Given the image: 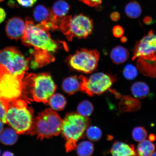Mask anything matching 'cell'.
<instances>
[{"instance_id":"6da1fadb","label":"cell","mask_w":156,"mask_h":156,"mask_svg":"<svg viewBox=\"0 0 156 156\" xmlns=\"http://www.w3.org/2000/svg\"><path fill=\"white\" fill-rule=\"evenodd\" d=\"M33 111L27 106L23 99L12 101L6 107L5 119L7 124L18 134H29L33 124Z\"/></svg>"},{"instance_id":"7a4b0ae2","label":"cell","mask_w":156,"mask_h":156,"mask_svg":"<svg viewBox=\"0 0 156 156\" xmlns=\"http://www.w3.org/2000/svg\"><path fill=\"white\" fill-rule=\"evenodd\" d=\"M25 30L21 38V41L25 46H32L34 49L55 52L58 48V44L51 37L48 30L40 24H34L30 17L25 20Z\"/></svg>"},{"instance_id":"3957f363","label":"cell","mask_w":156,"mask_h":156,"mask_svg":"<svg viewBox=\"0 0 156 156\" xmlns=\"http://www.w3.org/2000/svg\"><path fill=\"white\" fill-rule=\"evenodd\" d=\"M25 75H13L0 65V100L2 101L6 108L9 103L23 99V95L26 94Z\"/></svg>"},{"instance_id":"277c9868","label":"cell","mask_w":156,"mask_h":156,"mask_svg":"<svg viewBox=\"0 0 156 156\" xmlns=\"http://www.w3.org/2000/svg\"><path fill=\"white\" fill-rule=\"evenodd\" d=\"M25 75L24 77L25 91L29 90L33 99L36 102L48 103L56 89L51 76L47 73Z\"/></svg>"},{"instance_id":"5b68a950","label":"cell","mask_w":156,"mask_h":156,"mask_svg":"<svg viewBox=\"0 0 156 156\" xmlns=\"http://www.w3.org/2000/svg\"><path fill=\"white\" fill-rule=\"evenodd\" d=\"M63 120L57 113L48 108L34 119L29 134L41 140L57 136L62 131Z\"/></svg>"},{"instance_id":"8992f818","label":"cell","mask_w":156,"mask_h":156,"mask_svg":"<svg viewBox=\"0 0 156 156\" xmlns=\"http://www.w3.org/2000/svg\"><path fill=\"white\" fill-rule=\"evenodd\" d=\"M87 117L79 114L71 113L67 115L62 122V134L66 140L65 147L67 152L77 147V143L83 136L89 124Z\"/></svg>"},{"instance_id":"52a82bcc","label":"cell","mask_w":156,"mask_h":156,"mask_svg":"<svg viewBox=\"0 0 156 156\" xmlns=\"http://www.w3.org/2000/svg\"><path fill=\"white\" fill-rule=\"evenodd\" d=\"M58 27L68 40L71 41L74 37L84 38L90 34L93 23L91 20L83 15L73 17L68 16L62 19Z\"/></svg>"},{"instance_id":"ba28073f","label":"cell","mask_w":156,"mask_h":156,"mask_svg":"<svg viewBox=\"0 0 156 156\" xmlns=\"http://www.w3.org/2000/svg\"><path fill=\"white\" fill-rule=\"evenodd\" d=\"M30 60L15 47H9L0 51V65L13 75H24L29 69Z\"/></svg>"},{"instance_id":"9c48e42d","label":"cell","mask_w":156,"mask_h":156,"mask_svg":"<svg viewBox=\"0 0 156 156\" xmlns=\"http://www.w3.org/2000/svg\"><path fill=\"white\" fill-rule=\"evenodd\" d=\"M80 90L89 96L100 95L110 89L116 81L115 76L102 73L93 74L89 78L80 76Z\"/></svg>"},{"instance_id":"30bf717a","label":"cell","mask_w":156,"mask_h":156,"mask_svg":"<svg viewBox=\"0 0 156 156\" xmlns=\"http://www.w3.org/2000/svg\"><path fill=\"white\" fill-rule=\"evenodd\" d=\"M99 58L97 50L83 49L78 51L69 58V63L73 69L89 73L96 69Z\"/></svg>"},{"instance_id":"8fae6325","label":"cell","mask_w":156,"mask_h":156,"mask_svg":"<svg viewBox=\"0 0 156 156\" xmlns=\"http://www.w3.org/2000/svg\"><path fill=\"white\" fill-rule=\"evenodd\" d=\"M133 60L141 58L148 60H154L156 52V35L151 30L136 44L134 49Z\"/></svg>"},{"instance_id":"7c38bea8","label":"cell","mask_w":156,"mask_h":156,"mask_svg":"<svg viewBox=\"0 0 156 156\" xmlns=\"http://www.w3.org/2000/svg\"><path fill=\"white\" fill-rule=\"evenodd\" d=\"M26 24L24 21L19 17H13L9 20L5 25L6 34L11 40H17L22 38Z\"/></svg>"},{"instance_id":"4fadbf2b","label":"cell","mask_w":156,"mask_h":156,"mask_svg":"<svg viewBox=\"0 0 156 156\" xmlns=\"http://www.w3.org/2000/svg\"><path fill=\"white\" fill-rule=\"evenodd\" d=\"M70 6L64 0H58L54 3L51 9V23L57 29L69 11Z\"/></svg>"},{"instance_id":"5bb4252c","label":"cell","mask_w":156,"mask_h":156,"mask_svg":"<svg viewBox=\"0 0 156 156\" xmlns=\"http://www.w3.org/2000/svg\"><path fill=\"white\" fill-rule=\"evenodd\" d=\"M33 54L34 59L31 61L30 66L34 69L43 67L55 60L54 56L46 51L34 49Z\"/></svg>"},{"instance_id":"9a60e30c","label":"cell","mask_w":156,"mask_h":156,"mask_svg":"<svg viewBox=\"0 0 156 156\" xmlns=\"http://www.w3.org/2000/svg\"><path fill=\"white\" fill-rule=\"evenodd\" d=\"M141 107V103L137 98L130 95H124L121 97L119 104V108L122 113L136 112Z\"/></svg>"},{"instance_id":"2e32d148","label":"cell","mask_w":156,"mask_h":156,"mask_svg":"<svg viewBox=\"0 0 156 156\" xmlns=\"http://www.w3.org/2000/svg\"><path fill=\"white\" fill-rule=\"evenodd\" d=\"M110 152L113 156L136 155L133 145L120 141H116L113 144Z\"/></svg>"},{"instance_id":"e0dca14e","label":"cell","mask_w":156,"mask_h":156,"mask_svg":"<svg viewBox=\"0 0 156 156\" xmlns=\"http://www.w3.org/2000/svg\"><path fill=\"white\" fill-rule=\"evenodd\" d=\"M129 54L127 50L122 46H117L112 49L110 53L111 59L115 64L123 63L128 59Z\"/></svg>"},{"instance_id":"ac0fdd59","label":"cell","mask_w":156,"mask_h":156,"mask_svg":"<svg viewBox=\"0 0 156 156\" xmlns=\"http://www.w3.org/2000/svg\"><path fill=\"white\" fill-rule=\"evenodd\" d=\"M34 16L35 20L40 23H51V10L47 8L44 5H39L35 7Z\"/></svg>"},{"instance_id":"d6986e66","label":"cell","mask_w":156,"mask_h":156,"mask_svg":"<svg viewBox=\"0 0 156 156\" xmlns=\"http://www.w3.org/2000/svg\"><path fill=\"white\" fill-rule=\"evenodd\" d=\"M131 91L136 98L144 99L149 94L150 88L147 84L143 82L137 81L132 86Z\"/></svg>"},{"instance_id":"ffe728a7","label":"cell","mask_w":156,"mask_h":156,"mask_svg":"<svg viewBox=\"0 0 156 156\" xmlns=\"http://www.w3.org/2000/svg\"><path fill=\"white\" fill-rule=\"evenodd\" d=\"M17 134L12 128H6L0 133V141L6 145H14L18 140Z\"/></svg>"},{"instance_id":"44dd1931","label":"cell","mask_w":156,"mask_h":156,"mask_svg":"<svg viewBox=\"0 0 156 156\" xmlns=\"http://www.w3.org/2000/svg\"><path fill=\"white\" fill-rule=\"evenodd\" d=\"M80 81H79L76 76L67 78L63 81L62 87L66 92L73 94L80 90Z\"/></svg>"},{"instance_id":"7402d4cb","label":"cell","mask_w":156,"mask_h":156,"mask_svg":"<svg viewBox=\"0 0 156 156\" xmlns=\"http://www.w3.org/2000/svg\"><path fill=\"white\" fill-rule=\"evenodd\" d=\"M155 146L151 141L144 140L138 144L136 153V155L151 156L155 151Z\"/></svg>"},{"instance_id":"603a6c76","label":"cell","mask_w":156,"mask_h":156,"mask_svg":"<svg viewBox=\"0 0 156 156\" xmlns=\"http://www.w3.org/2000/svg\"><path fill=\"white\" fill-rule=\"evenodd\" d=\"M48 103L53 110L61 111L65 108L67 101L63 95L60 94H54L49 99Z\"/></svg>"},{"instance_id":"cb8c5ba5","label":"cell","mask_w":156,"mask_h":156,"mask_svg":"<svg viewBox=\"0 0 156 156\" xmlns=\"http://www.w3.org/2000/svg\"><path fill=\"white\" fill-rule=\"evenodd\" d=\"M126 15L130 18L136 19L141 15V6L136 2H131L127 4L125 9Z\"/></svg>"},{"instance_id":"d4e9b609","label":"cell","mask_w":156,"mask_h":156,"mask_svg":"<svg viewBox=\"0 0 156 156\" xmlns=\"http://www.w3.org/2000/svg\"><path fill=\"white\" fill-rule=\"evenodd\" d=\"M78 155L80 156H89L92 154L94 151L93 144L90 142L85 141L81 142L77 146Z\"/></svg>"},{"instance_id":"484cf974","label":"cell","mask_w":156,"mask_h":156,"mask_svg":"<svg viewBox=\"0 0 156 156\" xmlns=\"http://www.w3.org/2000/svg\"><path fill=\"white\" fill-rule=\"evenodd\" d=\"M93 110V105L88 101H85L81 102L77 107V111L79 114L86 117L90 115Z\"/></svg>"},{"instance_id":"4316f807","label":"cell","mask_w":156,"mask_h":156,"mask_svg":"<svg viewBox=\"0 0 156 156\" xmlns=\"http://www.w3.org/2000/svg\"><path fill=\"white\" fill-rule=\"evenodd\" d=\"M102 135L101 129L97 126H91L87 129V137L91 141L97 142L99 141L102 137Z\"/></svg>"},{"instance_id":"83f0119b","label":"cell","mask_w":156,"mask_h":156,"mask_svg":"<svg viewBox=\"0 0 156 156\" xmlns=\"http://www.w3.org/2000/svg\"><path fill=\"white\" fill-rule=\"evenodd\" d=\"M147 136V132L144 127L138 126L132 130V136L134 141L140 142L145 140Z\"/></svg>"},{"instance_id":"f1b7e54d","label":"cell","mask_w":156,"mask_h":156,"mask_svg":"<svg viewBox=\"0 0 156 156\" xmlns=\"http://www.w3.org/2000/svg\"><path fill=\"white\" fill-rule=\"evenodd\" d=\"M138 71L136 67L131 64H127L123 70V75L126 79L132 80L137 76Z\"/></svg>"},{"instance_id":"f546056e","label":"cell","mask_w":156,"mask_h":156,"mask_svg":"<svg viewBox=\"0 0 156 156\" xmlns=\"http://www.w3.org/2000/svg\"><path fill=\"white\" fill-rule=\"evenodd\" d=\"M112 33L115 37L121 38L124 34V29L120 25H116L113 28Z\"/></svg>"},{"instance_id":"4dcf8cb0","label":"cell","mask_w":156,"mask_h":156,"mask_svg":"<svg viewBox=\"0 0 156 156\" xmlns=\"http://www.w3.org/2000/svg\"><path fill=\"white\" fill-rule=\"evenodd\" d=\"M6 112V108L5 105L2 101L0 100V120L5 124H7L5 119Z\"/></svg>"},{"instance_id":"1f68e13d","label":"cell","mask_w":156,"mask_h":156,"mask_svg":"<svg viewBox=\"0 0 156 156\" xmlns=\"http://www.w3.org/2000/svg\"><path fill=\"white\" fill-rule=\"evenodd\" d=\"M17 2L22 6L26 8L32 7L37 0H17Z\"/></svg>"},{"instance_id":"d6a6232c","label":"cell","mask_w":156,"mask_h":156,"mask_svg":"<svg viewBox=\"0 0 156 156\" xmlns=\"http://www.w3.org/2000/svg\"><path fill=\"white\" fill-rule=\"evenodd\" d=\"M89 6H96L102 3L103 0H80Z\"/></svg>"},{"instance_id":"836d02e7","label":"cell","mask_w":156,"mask_h":156,"mask_svg":"<svg viewBox=\"0 0 156 156\" xmlns=\"http://www.w3.org/2000/svg\"><path fill=\"white\" fill-rule=\"evenodd\" d=\"M6 14L5 10L0 7V24H1L5 20Z\"/></svg>"},{"instance_id":"e575fe53","label":"cell","mask_w":156,"mask_h":156,"mask_svg":"<svg viewBox=\"0 0 156 156\" xmlns=\"http://www.w3.org/2000/svg\"><path fill=\"white\" fill-rule=\"evenodd\" d=\"M111 19L113 21H116L119 20L120 18V15L119 13L116 12L112 13L110 16Z\"/></svg>"},{"instance_id":"d590c367","label":"cell","mask_w":156,"mask_h":156,"mask_svg":"<svg viewBox=\"0 0 156 156\" xmlns=\"http://www.w3.org/2000/svg\"><path fill=\"white\" fill-rule=\"evenodd\" d=\"M152 20L150 17H146L144 19V22L147 24H150L152 23Z\"/></svg>"},{"instance_id":"8d00e7d4","label":"cell","mask_w":156,"mask_h":156,"mask_svg":"<svg viewBox=\"0 0 156 156\" xmlns=\"http://www.w3.org/2000/svg\"><path fill=\"white\" fill-rule=\"evenodd\" d=\"M3 155L4 156H13V154L12 153H11V152L6 151L4 152L3 154Z\"/></svg>"},{"instance_id":"74e56055","label":"cell","mask_w":156,"mask_h":156,"mask_svg":"<svg viewBox=\"0 0 156 156\" xmlns=\"http://www.w3.org/2000/svg\"><path fill=\"white\" fill-rule=\"evenodd\" d=\"M149 139L150 141H154L156 139L155 136L154 134H151L149 136Z\"/></svg>"},{"instance_id":"f35d334b","label":"cell","mask_w":156,"mask_h":156,"mask_svg":"<svg viewBox=\"0 0 156 156\" xmlns=\"http://www.w3.org/2000/svg\"><path fill=\"white\" fill-rule=\"evenodd\" d=\"M3 122L2 121L0 120V133H1L2 131L3 130Z\"/></svg>"},{"instance_id":"ab89813d","label":"cell","mask_w":156,"mask_h":156,"mask_svg":"<svg viewBox=\"0 0 156 156\" xmlns=\"http://www.w3.org/2000/svg\"><path fill=\"white\" fill-rule=\"evenodd\" d=\"M121 41L123 43H125L127 41V38L126 37L122 36L121 37Z\"/></svg>"},{"instance_id":"60d3db41","label":"cell","mask_w":156,"mask_h":156,"mask_svg":"<svg viewBox=\"0 0 156 156\" xmlns=\"http://www.w3.org/2000/svg\"><path fill=\"white\" fill-rule=\"evenodd\" d=\"M151 156H156V152H154Z\"/></svg>"},{"instance_id":"b9f144b4","label":"cell","mask_w":156,"mask_h":156,"mask_svg":"<svg viewBox=\"0 0 156 156\" xmlns=\"http://www.w3.org/2000/svg\"><path fill=\"white\" fill-rule=\"evenodd\" d=\"M1 150H0V154H1Z\"/></svg>"}]
</instances>
